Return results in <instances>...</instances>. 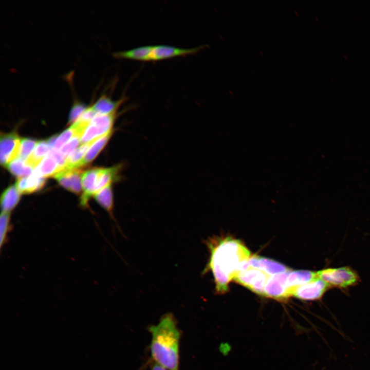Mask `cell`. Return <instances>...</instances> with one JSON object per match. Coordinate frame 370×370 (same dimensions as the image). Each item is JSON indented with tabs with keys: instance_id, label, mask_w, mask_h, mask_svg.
I'll return each instance as SVG.
<instances>
[{
	"instance_id": "23",
	"label": "cell",
	"mask_w": 370,
	"mask_h": 370,
	"mask_svg": "<svg viewBox=\"0 0 370 370\" xmlns=\"http://www.w3.org/2000/svg\"><path fill=\"white\" fill-rule=\"evenodd\" d=\"M10 172L18 178L28 176L33 171V169L28 166L25 160L17 158L7 166Z\"/></svg>"
},
{
	"instance_id": "2",
	"label": "cell",
	"mask_w": 370,
	"mask_h": 370,
	"mask_svg": "<svg viewBox=\"0 0 370 370\" xmlns=\"http://www.w3.org/2000/svg\"><path fill=\"white\" fill-rule=\"evenodd\" d=\"M151 354L157 364L168 370H178L180 332L171 313H167L152 326Z\"/></svg>"
},
{
	"instance_id": "8",
	"label": "cell",
	"mask_w": 370,
	"mask_h": 370,
	"mask_svg": "<svg viewBox=\"0 0 370 370\" xmlns=\"http://www.w3.org/2000/svg\"><path fill=\"white\" fill-rule=\"evenodd\" d=\"M21 140L14 133L1 135L0 160L2 165L7 166L11 161L18 158Z\"/></svg>"
},
{
	"instance_id": "20",
	"label": "cell",
	"mask_w": 370,
	"mask_h": 370,
	"mask_svg": "<svg viewBox=\"0 0 370 370\" xmlns=\"http://www.w3.org/2000/svg\"><path fill=\"white\" fill-rule=\"evenodd\" d=\"M34 170L44 178L54 176L60 171L57 162L49 154L43 159Z\"/></svg>"
},
{
	"instance_id": "5",
	"label": "cell",
	"mask_w": 370,
	"mask_h": 370,
	"mask_svg": "<svg viewBox=\"0 0 370 370\" xmlns=\"http://www.w3.org/2000/svg\"><path fill=\"white\" fill-rule=\"evenodd\" d=\"M269 278L264 271L250 267L238 273L234 280L254 293L264 296L265 287Z\"/></svg>"
},
{
	"instance_id": "26",
	"label": "cell",
	"mask_w": 370,
	"mask_h": 370,
	"mask_svg": "<svg viewBox=\"0 0 370 370\" xmlns=\"http://www.w3.org/2000/svg\"><path fill=\"white\" fill-rule=\"evenodd\" d=\"M10 213L3 212L0 217L1 246L5 243L10 227Z\"/></svg>"
},
{
	"instance_id": "28",
	"label": "cell",
	"mask_w": 370,
	"mask_h": 370,
	"mask_svg": "<svg viewBox=\"0 0 370 370\" xmlns=\"http://www.w3.org/2000/svg\"><path fill=\"white\" fill-rule=\"evenodd\" d=\"M86 108L84 104L79 102H75L70 112L69 117V123H74Z\"/></svg>"
},
{
	"instance_id": "27",
	"label": "cell",
	"mask_w": 370,
	"mask_h": 370,
	"mask_svg": "<svg viewBox=\"0 0 370 370\" xmlns=\"http://www.w3.org/2000/svg\"><path fill=\"white\" fill-rule=\"evenodd\" d=\"M81 137L79 136H75L67 143L64 145L59 150L60 153L67 158L68 156L72 153L78 145L81 143Z\"/></svg>"
},
{
	"instance_id": "9",
	"label": "cell",
	"mask_w": 370,
	"mask_h": 370,
	"mask_svg": "<svg viewBox=\"0 0 370 370\" xmlns=\"http://www.w3.org/2000/svg\"><path fill=\"white\" fill-rule=\"evenodd\" d=\"M203 47V46H200L191 48H181L166 45L153 46L151 53V61H159L194 54L200 51Z\"/></svg>"
},
{
	"instance_id": "21",
	"label": "cell",
	"mask_w": 370,
	"mask_h": 370,
	"mask_svg": "<svg viewBox=\"0 0 370 370\" xmlns=\"http://www.w3.org/2000/svg\"><path fill=\"white\" fill-rule=\"evenodd\" d=\"M94 196L99 205L113 218L114 200L112 184L99 191Z\"/></svg>"
},
{
	"instance_id": "14",
	"label": "cell",
	"mask_w": 370,
	"mask_h": 370,
	"mask_svg": "<svg viewBox=\"0 0 370 370\" xmlns=\"http://www.w3.org/2000/svg\"><path fill=\"white\" fill-rule=\"evenodd\" d=\"M153 46H142L132 49L115 52L114 57L138 61H151V53Z\"/></svg>"
},
{
	"instance_id": "16",
	"label": "cell",
	"mask_w": 370,
	"mask_h": 370,
	"mask_svg": "<svg viewBox=\"0 0 370 370\" xmlns=\"http://www.w3.org/2000/svg\"><path fill=\"white\" fill-rule=\"evenodd\" d=\"M124 100L125 98L123 97L115 101L106 95H103L97 100L92 106L98 114H109L117 112Z\"/></svg>"
},
{
	"instance_id": "11",
	"label": "cell",
	"mask_w": 370,
	"mask_h": 370,
	"mask_svg": "<svg viewBox=\"0 0 370 370\" xmlns=\"http://www.w3.org/2000/svg\"><path fill=\"white\" fill-rule=\"evenodd\" d=\"M248 263L250 267L260 269L268 275H273L291 270L275 261L256 255L250 256Z\"/></svg>"
},
{
	"instance_id": "12",
	"label": "cell",
	"mask_w": 370,
	"mask_h": 370,
	"mask_svg": "<svg viewBox=\"0 0 370 370\" xmlns=\"http://www.w3.org/2000/svg\"><path fill=\"white\" fill-rule=\"evenodd\" d=\"M45 182V178L33 170L30 175L18 178L16 187L21 194H29L41 189Z\"/></svg>"
},
{
	"instance_id": "24",
	"label": "cell",
	"mask_w": 370,
	"mask_h": 370,
	"mask_svg": "<svg viewBox=\"0 0 370 370\" xmlns=\"http://www.w3.org/2000/svg\"><path fill=\"white\" fill-rule=\"evenodd\" d=\"M75 136H76L75 128L71 125L59 135V136L55 137L51 149L58 151L60 150L64 145Z\"/></svg>"
},
{
	"instance_id": "4",
	"label": "cell",
	"mask_w": 370,
	"mask_h": 370,
	"mask_svg": "<svg viewBox=\"0 0 370 370\" xmlns=\"http://www.w3.org/2000/svg\"><path fill=\"white\" fill-rule=\"evenodd\" d=\"M117 113L109 114L97 113L91 121L81 138V144L94 141L112 131Z\"/></svg>"
},
{
	"instance_id": "18",
	"label": "cell",
	"mask_w": 370,
	"mask_h": 370,
	"mask_svg": "<svg viewBox=\"0 0 370 370\" xmlns=\"http://www.w3.org/2000/svg\"><path fill=\"white\" fill-rule=\"evenodd\" d=\"M113 134V131L96 139L87 151L81 167L91 162L105 146Z\"/></svg>"
},
{
	"instance_id": "15",
	"label": "cell",
	"mask_w": 370,
	"mask_h": 370,
	"mask_svg": "<svg viewBox=\"0 0 370 370\" xmlns=\"http://www.w3.org/2000/svg\"><path fill=\"white\" fill-rule=\"evenodd\" d=\"M98 168L89 169L82 173V187L83 194L81 202L86 206L89 197L94 195Z\"/></svg>"
},
{
	"instance_id": "22",
	"label": "cell",
	"mask_w": 370,
	"mask_h": 370,
	"mask_svg": "<svg viewBox=\"0 0 370 370\" xmlns=\"http://www.w3.org/2000/svg\"><path fill=\"white\" fill-rule=\"evenodd\" d=\"M94 141L81 144L71 153L67 158L66 166L64 169H79L81 167V162L87 151Z\"/></svg>"
},
{
	"instance_id": "10",
	"label": "cell",
	"mask_w": 370,
	"mask_h": 370,
	"mask_svg": "<svg viewBox=\"0 0 370 370\" xmlns=\"http://www.w3.org/2000/svg\"><path fill=\"white\" fill-rule=\"evenodd\" d=\"M82 171L78 169H65L54 177L59 183L66 189L77 194L81 191Z\"/></svg>"
},
{
	"instance_id": "17",
	"label": "cell",
	"mask_w": 370,
	"mask_h": 370,
	"mask_svg": "<svg viewBox=\"0 0 370 370\" xmlns=\"http://www.w3.org/2000/svg\"><path fill=\"white\" fill-rule=\"evenodd\" d=\"M51 150L48 141L37 142L32 153L25 160L26 164L33 169L36 168Z\"/></svg>"
},
{
	"instance_id": "6",
	"label": "cell",
	"mask_w": 370,
	"mask_h": 370,
	"mask_svg": "<svg viewBox=\"0 0 370 370\" xmlns=\"http://www.w3.org/2000/svg\"><path fill=\"white\" fill-rule=\"evenodd\" d=\"M288 271L269 276L265 287V297L284 301L292 296L287 286Z\"/></svg>"
},
{
	"instance_id": "19",
	"label": "cell",
	"mask_w": 370,
	"mask_h": 370,
	"mask_svg": "<svg viewBox=\"0 0 370 370\" xmlns=\"http://www.w3.org/2000/svg\"><path fill=\"white\" fill-rule=\"evenodd\" d=\"M20 194L16 186L9 187L3 192L1 197V207L3 212L10 213L18 202Z\"/></svg>"
},
{
	"instance_id": "7",
	"label": "cell",
	"mask_w": 370,
	"mask_h": 370,
	"mask_svg": "<svg viewBox=\"0 0 370 370\" xmlns=\"http://www.w3.org/2000/svg\"><path fill=\"white\" fill-rule=\"evenodd\" d=\"M330 286L319 278L295 288L292 296L304 301H315L322 298Z\"/></svg>"
},
{
	"instance_id": "29",
	"label": "cell",
	"mask_w": 370,
	"mask_h": 370,
	"mask_svg": "<svg viewBox=\"0 0 370 370\" xmlns=\"http://www.w3.org/2000/svg\"><path fill=\"white\" fill-rule=\"evenodd\" d=\"M152 370H168L165 368L163 367V366L159 365L158 364H156L154 365L153 366Z\"/></svg>"
},
{
	"instance_id": "3",
	"label": "cell",
	"mask_w": 370,
	"mask_h": 370,
	"mask_svg": "<svg viewBox=\"0 0 370 370\" xmlns=\"http://www.w3.org/2000/svg\"><path fill=\"white\" fill-rule=\"evenodd\" d=\"M317 273L330 288L345 289L357 285L360 280L358 273L349 267L327 268Z\"/></svg>"
},
{
	"instance_id": "13",
	"label": "cell",
	"mask_w": 370,
	"mask_h": 370,
	"mask_svg": "<svg viewBox=\"0 0 370 370\" xmlns=\"http://www.w3.org/2000/svg\"><path fill=\"white\" fill-rule=\"evenodd\" d=\"M317 272L309 270H290L288 272L287 286L293 295L298 287L318 278Z\"/></svg>"
},
{
	"instance_id": "25",
	"label": "cell",
	"mask_w": 370,
	"mask_h": 370,
	"mask_svg": "<svg viewBox=\"0 0 370 370\" xmlns=\"http://www.w3.org/2000/svg\"><path fill=\"white\" fill-rule=\"evenodd\" d=\"M36 142L31 139L24 138L21 140V145L18 158L26 160L34 150Z\"/></svg>"
},
{
	"instance_id": "1",
	"label": "cell",
	"mask_w": 370,
	"mask_h": 370,
	"mask_svg": "<svg viewBox=\"0 0 370 370\" xmlns=\"http://www.w3.org/2000/svg\"><path fill=\"white\" fill-rule=\"evenodd\" d=\"M206 244L210 257L204 272L211 271L216 292L225 293L230 282L250 267V252L240 240L229 236L211 238Z\"/></svg>"
}]
</instances>
